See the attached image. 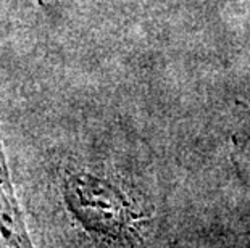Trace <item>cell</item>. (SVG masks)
Instances as JSON below:
<instances>
[{
	"label": "cell",
	"mask_w": 250,
	"mask_h": 248,
	"mask_svg": "<svg viewBox=\"0 0 250 248\" xmlns=\"http://www.w3.org/2000/svg\"><path fill=\"white\" fill-rule=\"evenodd\" d=\"M66 200L73 213L87 229L120 237L131 224L129 205L116 189L86 174H76L66 181Z\"/></svg>",
	"instance_id": "cell-1"
},
{
	"label": "cell",
	"mask_w": 250,
	"mask_h": 248,
	"mask_svg": "<svg viewBox=\"0 0 250 248\" xmlns=\"http://www.w3.org/2000/svg\"><path fill=\"white\" fill-rule=\"evenodd\" d=\"M31 240L26 234L17 197H15L10 172L5 161V153L0 137V247H29Z\"/></svg>",
	"instance_id": "cell-2"
}]
</instances>
